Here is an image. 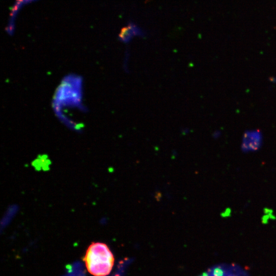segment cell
<instances>
[{"mask_svg": "<svg viewBox=\"0 0 276 276\" xmlns=\"http://www.w3.org/2000/svg\"><path fill=\"white\" fill-rule=\"evenodd\" d=\"M84 261L90 274L105 276L110 274L113 268L114 257L107 244L93 242L86 252Z\"/></svg>", "mask_w": 276, "mask_h": 276, "instance_id": "cell-1", "label": "cell"}, {"mask_svg": "<svg viewBox=\"0 0 276 276\" xmlns=\"http://www.w3.org/2000/svg\"><path fill=\"white\" fill-rule=\"evenodd\" d=\"M140 31L139 29L136 27L134 25L129 24L128 27L123 28L122 29L119 35L120 38L123 42H128L131 40V38L133 36L137 34L140 35Z\"/></svg>", "mask_w": 276, "mask_h": 276, "instance_id": "cell-2", "label": "cell"}, {"mask_svg": "<svg viewBox=\"0 0 276 276\" xmlns=\"http://www.w3.org/2000/svg\"><path fill=\"white\" fill-rule=\"evenodd\" d=\"M224 274L223 270L220 267H216V268H215L213 271V274L214 276H223Z\"/></svg>", "mask_w": 276, "mask_h": 276, "instance_id": "cell-3", "label": "cell"}, {"mask_svg": "<svg viewBox=\"0 0 276 276\" xmlns=\"http://www.w3.org/2000/svg\"><path fill=\"white\" fill-rule=\"evenodd\" d=\"M209 276V275H208V274H207V273H204V274H202V276Z\"/></svg>", "mask_w": 276, "mask_h": 276, "instance_id": "cell-4", "label": "cell"}]
</instances>
